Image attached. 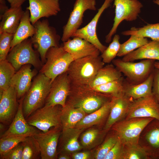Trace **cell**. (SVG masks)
Instances as JSON below:
<instances>
[{"mask_svg":"<svg viewBox=\"0 0 159 159\" xmlns=\"http://www.w3.org/2000/svg\"><path fill=\"white\" fill-rule=\"evenodd\" d=\"M155 60L144 59L139 62L124 61L122 59H114V66L126 77L125 80L133 84L140 83L146 80L155 68Z\"/></svg>","mask_w":159,"mask_h":159,"instance_id":"cell-7","label":"cell"},{"mask_svg":"<svg viewBox=\"0 0 159 159\" xmlns=\"http://www.w3.org/2000/svg\"><path fill=\"white\" fill-rule=\"evenodd\" d=\"M120 36L115 34L112 42L100 56L105 63H109L114 59L119 50L120 44L119 42Z\"/></svg>","mask_w":159,"mask_h":159,"instance_id":"cell-39","label":"cell"},{"mask_svg":"<svg viewBox=\"0 0 159 159\" xmlns=\"http://www.w3.org/2000/svg\"><path fill=\"white\" fill-rule=\"evenodd\" d=\"M149 59L159 61V41L152 40L123 57L124 61Z\"/></svg>","mask_w":159,"mask_h":159,"instance_id":"cell-25","label":"cell"},{"mask_svg":"<svg viewBox=\"0 0 159 159\" xmlns=\"http://www.w3.org/2000/svg\"><path fill=\"white\" fill-rule=\"evenodd\" d=\"M62 130V127H53L47 132L32 135L39 145L42 159L57 158V146Z\"/></svg>","mask_w":159,"mask_h":159,"instance_id":"cell-12","label":"cell"},{"mask_svg":"<svg viewBox=\"0 0 159 159\" xmlns=\"http://www.w3.org/2000/svg\"><path fill=\"white\" fill-rule=\"evenodd\" d=\"M23 147L22 142L3 155H0L1 159H22Z\"/></svg>","mask_w":159,"mask_h":159,"instance_id":"cell-42","label":"cell"},{"mask_svg":"<svg viewBox=\"0 0 159 159\" xmlns=\"http://www.w3.org/2000/svg\"><path fill=\"white\" fill-rule=\"evenodd\" d=\"M105 64L99 56H88L74 60L67 71L71 84L89 85Z\"/></svg>","mask_w":159,"mask_h":159,"instance_id":"cell-2","label":"cell"},{"mask_svg":"<svg viewBox=\"0 0 159 159\" xmlns=\"http://www.w3.org/2000/svg\"><path fill=\"white\" fill-rule=\"evenodd\" d=\"M52 83L49 78L40 73L34 78L23 100V112L26 119L44 105Z\"/></svg>","mask_w":159,"mask_h":159,"instance_id":"cell-3","label":"cell"},{"mask_svg":"<svg viewBox=\"0 0 159 159\" xmlns=\"http://www.w3.org/2000/svg\"><path fill=\"white\" fill-rule=\"evenodd\" d=\"M30 18L29 11L26 9L16 32L14 34L11 44V49L29 37H32L34 34L35 28L31 23Z\"/></svg>","mask_w":159,"mask_h":159,"instance_id":"cell-28","label":"cell"},{"mask_svg":"<svg viewBox=\"0 0 159 159\" xmlns=\"http://www.w3.org/2000/svg\"><path fill=\"white\" fill-rule=\"evenodd\" d=\"M108 131L103 129L90 127L80 136L82 148L90 150L97 147L103 141Z\"/></svg>","mask_w":159,"mask_h":159,"instance_id":"cell-29","label":"cell"},{"mask_svg":"<svg viewBox=\"0 0 159 159\" xmlns=\"http://www.w3.org/2000/svg\"><path fill=\"white\" fill-rule=\"evenodd\" d=\"M74 60L62 46L52 47L47 51L45 63L39 72L49 78L52 82L58 75L67 72Z\"/></svg>","mask_w":159,"mask_h":159,"instance_id":"cell-5","label":"cell"},{"mask_svg":"<svg viewBox=\"0 0 159 159\" xmlns=\"http://www.w3.org/2000/svg\"><path fill=\"white\" fill-rule=\"evenodd\" d=\"M124 80L125 79L122 76L118 80L90 87L97 92L110 95L113 97L123 92Z\"/></svg>","mask_w":159,"mask_h":159,"instance_id":"cell-36","label":"cell"},{"mask_svg":"<svg viewBox=\"0 0 159 159\" xmlns=\"http://www.w3.org/2000/svg\"><path fill=\"white\" fill-rule=\"evenodd\" d=\"M23 147L22 159H36L41 156L40 148L32 135L27 137L22 142Z\"/></svg>","mask_w":159,"mask_h":159,"instance_id":"cell-37","label":"cell"},{"mask_svg":"<svg viewBox=\"0 0 159 159\" xmlns=\"http://www.w3.org/2000/svg\"><path fill=\"white\" fill-rule=\"evenodd\" d=\"M27 134L0 139V155L4 154L21 143L27 137L33 135Z\"/></svg>","mask_w":159,"mask_h":159,"instance_id":"cell-40","label":"cell"},{"mask_svg":"<svg viewBox=\"0 0 159 159\" xmlns=\"http://www.w3.org/2000/svg\"><path fill=\"white\" fill-rule=\"evenodd\" d=\"M39 54L37 51L33 48L30 39L28 38L11 49L6 59L12 64L16 72L27 64L38 69L42 63L39 58Z\"/></svg>","mask_w":159,"mask_h":159,"instance_id":"cell-8","label":"cell"},{"mask_svg":"<svg viewBox=\"0 0 159 159\" xmlns=\"http://www.w3.org/2000/svg\"><path fill=\"white\" fill-rule=\"evenodd\" d=\"M62 107L44 106L26 119L28 123L45 132L50 128L62 127L61 113Z\"/></svg>","mask_w":159,"mask_h":159,"instance_id":"cell-9","label":"cell"},{"mask_svg":"<svg viewBox=\"0 0 159 159\" xmlns=\"http://www.w3.org/2000/svg\"><path fill=\"white\" fill-rule=\"evenodd\" d=\"M24 97L18 100V107L16 115L8 129L0 135V138L27 134L34 135L40 132L37 128L29 125L25 117L23 110Z\"/></svg>","mask_w":159,"mask_h":159,"instance_id":"cell-19","label":"cell"},{"mask_svg":"<svg viewBox=\"0 0 159 159\" xmlns=\"http://www.w3.org/2000/svg\"><path fill=\"white\" fill-rule=\"evenodd\" d=\"M9 8L6 5L5 0H0V18Z\"/></svg>","mask_w":159,"mask_h":159,"instance_id":"cell-47","label":"cell"},{"mask_svg":"<svg viewBox=\"0 0 159 159\" xmlns=\"http://www.w3.org/2000/svg\"><path fill=\"white\" fill-rule=\"evenodd\" d=\"M70 88V82L67 72L57 76L52 82L44 106L59 105L62 107H64Z\"/></svg>","mask_w":159,"mask_h":159,"instance_id":"cell-14","label":"cell"},{"mask_svg":"<svg viewBox=\"0 0 159 159\" xmlns=\"http://www.w3.org/2000/svg\"><path fill=\"white\" fill-rule=\"evenodd\" d=\"M10 4V7H16L21 6L27 0H7Z\"/></svg>","mask_w":159,"mask_h":159,"instance_id":"cell-46","label":"cell"},{"mask_svg":"<svg viewBox=\"0 0 159 159\" xmlns=\"http://www.w3.org/2000/svg\"><path fill=\"white\" fill-rule=\"evenodd\" d=\"M35 32L30 38L33 45L37 49L42 63L46 62V55L48 49L60 46V37L54 27L50 26L47 19L38 20L33 24Z\"/></svg>","mask_w":159,"mask_h":159,"instance_id":"cell-4","label":"cell"},{"mask_svg":"<svg viewBox=\"0 0 159 159\" xmlns=\"http://www.w3.org/2000/svg\"><path fill=\"white\" fill-rule=\"evenodd\" d=\"M133 100L125 95L123 92L113 96L110 112L103 129L109 131L115 123L125 119Z\"/></svg>","mask_w":159,"mask_h":159,"instance_id":"cell-18","label":"cell"},{"mask_svg":"<svg viewBox=\"0 0 159 159\" xmlns=\"http://www.w3.org/2000/svg\"><path fill=\"white\" fill-rule=\"evenodd\" d=\"M112 103L111 100L97 110L86 115L75 127L85 129L95 125L102 124L105 125L110 112Z\"/></svg>","mask_w":159,"mask_h":159,"instance_id":"cell-27","label":"cell"},{"mask_svg":"<svg viewBox=\"0 0 159 159\" xmlns=\"http://www.w3.org/2000/svg\"><path fill=\"white\" fill-rule=\"evenodd\" d=\"M71 158V155L63 152H59L58 154L57 159H70Z\"/></svg>","mask_w":159,"mask_h":159,"instance_id":"cell-48","label":"cell"},{"mask_svg":"<svg viewBox=\"0 0 159 159\" xmlns=\"http://www.w3.org/2000/svg\"><path fill=\"white\" fill-rule=\"evenodd\" d=\"M30 20L33 25L42 17L55 16L61 11L59 0H28Z\"/></svg>","mask_w":159,"mask_h":159,"instance_id":"cell-17","label":"cell"},{"mask_svg":"<svg viewBox=\"0 0 159 159\" xmlns=\"http://www.w3.org/2000/svg\"><path fill=\"white\" fill-rule=\"evenodd\" d=\"M112 96L97 92L88 85L71 84L66 104L82 109L86 114L97 110L111 100Z\"/></svg>","mask_w":159,"mask_h":159,"instance_id":"cell-1","label":"cell"},{"mask_svg":"<svg viewBox=\"0 0 159 159\" xmlns=\"http://www.w3.org/2000/svg\"><path fill=\"white\" fill-rule=\"evenodd\" d=\"M153 74L152 94L155 100L159 103V69L155 68Z\"/></svg>","mask_w":159,"mask_h":159,"instance_id":"cell-44","label":"cell"},{"mask_svg":"<svg viewBox=\"0 0 159 159\" xmlns=\"http://www.w3.org/2000/svg\"><path fill=\"white\" fill-rule=\"evenodd\" d=\"M151 117L159 120V103L153 95L133 100L125 118Z\"/></svg>","mask_w":159,"mask_h":159,"instance_id":"cell-15","label":"cell"},{"mask_svg":"<svg viewBox=\"0 0 159 159\" xmlns=\"http://www.w3.org/2000/svg\"><path fill=\"white\" fill-rule=\"evenodd\" d=\"M0 97V122L8 125L11 122L18 110L16 92L14 87L10 86Z\"/></svg>","mask_w":159,"mask_h":159,"instance_id":"cell-20","label":"cell"},{"mask_svg":"<svg viewBox=\"0 0 159 159\" xmlns=\"http://www.w3.org/2000/svg\"><path fill=\"white\" fill-rule=\"evenodd\" d=\"M122 159H150L139 144L124 145Z\"/></svg>","mask_w":159,"mask_h":159,"instance_id":"cell-38","label":"cell"},{"mask_svg":"<svg viewBox=\"0 0 159 159\" xmlns=\"http://www.w3.org/2000/svg\"><path fill=\"white\" fill-rule=\"evenodd\" d=\"M24 12L21 6L9 8L0 18V33L5 32L14 34Z\"/></svg>","mask_w":159,"mask_h":159,"instance_id":"cell-26","label":"cell"},{"mask_svg":"<svg viewBox=\"0 0 159 159\" xmlns=\"http://www.w3.org/2000/svg\"><path fill=\"white\" fill-rule=\"evenodd\" d=\"M86 115L81 108H76L66 104L62 107L61 120L62 128H74L77 124Z\"/></svg>","mask_w":159,"mask_h":159,"instance_id":"cell-30","label":"cell"},{"mask_svg":"<svg viewBox=\"0 0 159 159\" xmlns=\"http://www.w3.org/2000/svg\"><path fill=\"white\" fill-rule=\"evenodd\" d=\"M149 42L146 37L135 35H131L130 38L127 41L120 44L117 56L124 57L146 44Z\"/></svg>","mask_w":159,"mask_h":159,"instance_id":"cell-33","label":"cell"},{"mask_svg":"<svg viewBox=\"0 0 159 159\" xmlns=\"http://www.w3.org/2000/svg\"><path fill=\"white\" fill-rule=\"evenodd\" d=\"M113 0H105L91 21L85 26L78 29L72 37H79L86 40L94 45L101 53H102L107 47L101 43L97 37L96 33L97 26L102 13L110 6Z\"/></svg>","mask_w":159,"mask_h":159,"instance_id":"cell-16","label":"cell"},{"mask_svg":"<svg viewBox=\"0 0 159 159\" xmlns=\"http://www.w3.org/2000/svg\"><path fill=\"white\" fill-rule=\"evenodd\" d=\"M122 74L113 64L103 66L98 71L95 77L88 86L92 87L118 80Z\"/></svg>","mask_w":159,"mask_h":159,"instance_id":"cell-31","label":"cell"},{"mask_svg":"<svg viewBox=\"0 0 159 159\" xmlns=\"http://www.w3.org/2000/svg\"><path fill=\"white\" fill-rule=\"evenodd\" d=\"M154 119L151 117L125 118L115 123L110 129L116 133L124 145L137 144L141 132Z\"/></svg>","mask_w":159,"mask_h":159,"instance_id":"cell-6","label":"cell"},{"mask_svg":"<svg viewBox=\"0 0 159 159\" xmlns=\"http://www.w3.org/2000/svg\"><path fill=\"white\" fill-rule=\"evenodd\" d=\"M73 159H90L93 158V154L89 151L77 152L71 154Z\"/></svg>","mask_w":159,"mask_h":159,"instance_id":"cell-45","label":"cell"},{"mask_svg":"<svg viewBox=\"0 0 159 159\" xmlns=\"http://www.w3.org/2000/svg\"><path fill=\"white\" fill-rule=\"evenodd\" d=\"M113 5L115 7V15L112 27L105 37V42L107 43L111 41L112 36L121 22L124 20L132 21L136 19L143 7L138 0H114Z\"/></svg>","mask_w":159,"mask_h":159,"instance_id":"cell-10","label":"cell"},{"mask_svg":"<svg viewBox=\"0 0 159 159\" xmlns=\"http://www.w3.org/2000/svg\"><path fill=\"white\" fill-rule=\"evenodd\" d=\"M153 71L146 80L138 84L130 83L125 80L123 93L133 100L153 95Z\"/></svg>","mask_w":159,"mask_h":159,"instance_id":"cell-24","label":"cell"},{"mask_svg":"<svg viewBox=\"0 0 159 159\" xmlns=\"http://www.w3.org/2000/svg\"><path fill=\"white\" fill-rule=\"evenodd\" d=\"M138 144L150 159H159V120L154 119L141 132Z\"/></svg>","mask_w":159,"mask_h":159,"instance_id":"cell-13","label":"cell"},{"mask_svg":"<svg viewBox=\"0 0 159 159\" xmlns=\"http://www.w3.org/2000/svg\"><path fill=\"white\" fill-rule=\"evenodd\" d=\"M85 130L75 127L62 128L59 143V152L71 155L82 149L78 139Z\"/></svg>","mask_w":159,"mask_h":159,"instance_id":"cell-23","label":"cell"},{"mask_svg":"<svg viewBox=\"0 0 159 159\" xmlns=\"http://www.w3.org/2000/svg\"><path fill=\"white\" fill-rule=\"evenodd\" d=\"M154 67L155 68L159 69V61L155 62Z\"/></svg>","mask_w":159,"mask_h":159,"instance_id":"cell-49","label":"cell"},{"mask_svg":"<svg viewBox=\"0 0 159 159\" xmlns=\"http://www.w3.org/2000/svg\"><path fill=\"white\" fill-rule=\"evenodd\" d=\"M112 130V132L108 134L107 133L103 141L97 147L93 153V158L105 159L107 153L116 144L119 138L116 133Z\"/></svg>","mask_w":159,"mask_h":159,"instance_id":"cell-35","label":"cell"},{"mask_svg":"<svg viewBox=\"0 0 159 159\" xmlns=\"http://www.w3.org/2000/svg\"><path fill=\"white\" fill-rule=\"evenodd\" d=\"M13 35L5 32L0 33V61L6 59L11 49Z\"/></svg>","mask_w":159,"mask_h":159,"instance_id":"cell-41","label":"cell"},{"mask_svg":"<svg viewBox=\"0 0 159 159\" xmlns=\"http://www.w3.org/2000/svg\"><path fill=\"white\" fill-rule=\"evenodd\" d=\"M62 46L74 60L88 56H98L100 52L94 45L77 37L63 42Z\"/></svg>","mask_w":159,"mask_h":159,"instance_id":"cell-21","label":"cell"},{"mask_svg":"<svg viewBox=\"0 0 159 159\" xmlns=\"http://www.w3.org/2000/svg\"><path fill=\"white\" fill-rule=\"evenodd\" d=\"M96 0H76L66 24L63 26L62 41L64 42L72 37L83 22L84 14L87 10H96Z\"/></svg>","mask_w":159,"mask_h":159,"instance_id":"cell-11","label":"cell"},{"mask_svg":"<svg viewBox=\"0 0 159 159\" xmlns=\"http://www.w3.org/2000/svg\"><path fill=\"white\" fill-rule=\"evenodd\" d=\"M16 72L6 59L0 61V92H3L10 87L11 80Z\"/></svg>","mask_w":159,"mask_h":159,"instance_id":"cell-34","label":"cell"},{"mask_svg":"<svg viewBox=\"0 0 159 159\" xmlns=\"http://www.w3.org/2000/svg\"><path fill=\"white\" fill-rule=\"evenodd\" d=\"M125 36L135 35L144 37H149L152 40L159 41V23L148 24L140 28L132 27L130 30L123 32Z\"/></svg>","mask_w":159,"mask_h":159,"instance_id":"cell-32","label":"cell"},{"mask_svg":"<svg viewBox=\"0 0 159 159\" xmlns=\"http://www.w3.org/2000/svg\"><path fill=\"white\" fill-rule=\"evenodd\" d=\"M124 144L118 139L105 159H122Z\"/></svg>","mask_w":159,"mask_h":159,"instance_id":"cell-43","label":"cell"},{"mask_svg":"<svg viewBox=\"0 0 159 159\" xmlns=\"http://www.w3.org/2000/svg\"><path fill=\"white\" fill-rule=\"evenodd\" d=\"M31 65L27 64L22 66L11 80L10 86L15 88L17 99H20L26 94L31 85L32 79L37 73L36 70L32 69Z\"/></svg>","mask_w":159,"mask_h":159,"instance_id":"cell-22","label":"cell"},{"mask_svg":"<svg viewBox=\"0 0 159 159\" xmlns=\"http://www.w3.org/2000/svg\"><path fill=\"white\" fill-rule=\"evenodd\" d=\"M153 2L159 6V0H154L153 1Z\"/></svg>","mask_w":159,"mask_h":159,"instance_id":"cell-50","label":"cell"}]
</instances>
